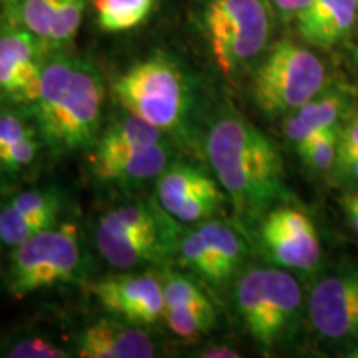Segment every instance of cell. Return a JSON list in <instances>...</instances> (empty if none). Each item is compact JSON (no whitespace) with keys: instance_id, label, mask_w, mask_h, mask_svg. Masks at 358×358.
Masks as SVG:
<instances>
[{"instance_id":"1","label":"cell","mask_w":358,"mask_h":358,"mask_svg":"<svg viewBox=\"0 0 358 358\" xmlns=\"http://www.w3.org/2000/svg\"><path fill=\"white\" fill-rule=\"evenodd\" d=\"M204 148L217 182L244 216H259L289 198L274 143L236 111L213 120Z\"/></svg>"},{"instance_id":"2","label":"cell","mask_w":358,"mask_h":358,"mask_svg":"<svg viewBox=\"0 0 358 358\" xmlns=\"http://www.w3.org/2000/svg\"><path fill=\"white\" fill-rule=\"evenodd\" d=\"M113 98L128 113L164 133H185L194 110V92L186 71L171 57L155 53L115 80Z\"/></svg>"},{"instance_id":"3","label":"cell","mask_w":358,"mask_h":358,"mask_svg":"<svg viewBox=\"0 0 358 358\" xmlns=\"http://www.w3.org/2000/svg\"><path fill=\"white\" fill-rule=\"evenodd\" d=\"M301 284L285 268L254 267L237 280L234 306L241 324L259 347L290 342L302 319Z\"/></svg>"},{"instance_id":"4","label":"cell","mask_w":358,"mask_h":358,"mask_svg":"<svg viewBox=\"0 0 358 358\" xmlns=\"http://www.w3.org/2000/svg\"><path fill=\"white\" fill-rule=\"evenodd\" d=\"M198 25L219 70L232 77L266 52L271 0H198Z\"/></svg>"},{"instance_id":"5","label":"cell","mask_w":358,"mask_h":358,"mask_svg":"<svg viewBox=\"0 0 358 358\" xmlns=\"http://www.w3.org/2000/svg\"><path fill=\"white\" fill-rule=\"evenodd\" d=\"M83 252L77 224H55L10 250L3 277L13 299H24L40 290L78 279Z\"/></svg>"},{"instance_id":"6","label":"cell","mask_w":358,"mask_h":358,"mask_svg":"<svg viewBox=\"0 0 358 358\" xmlns=\"http://www.w3.org/2000/svg\"><path fill=\"white\" fill-rule=\"evenodd\" d=\"M327 71L320 58L290 38L272 45L256 66L254 103L268 116H287L324 90Z\"/></svg>"},{"instance_id":"7","label":"cell","mask_w":358,"mask_h":358,"mask_svg":"<svg viewBox=\"0 0 358 358\" xmlns=\"http://www.w3.org/2000/svg\"><path fill=\"white\" fill-rule=\"evenodd\" d=\"M105 82L101 71L88 58L75 57L65 95L52 115L38 124V133L52 153L87 150L100 134Z\"/></svg>"},{"instance_id":"8","label":"cell","mask_w":358,"mask_h":358,"mask_svg":"<svg viewBox=\"0 0 358 358\" xmlns=\"http://www.w3.org/2000/svg\"><path fill=\"white\" fill-rule=\"evenodd\" d=\"M48 53L43 40L7 17L0 24V101L30 108Z\"/></svg>"},{"instance_id":"9","label":"cell","mask_w":358,"mask_h":358,"mask_svg":"<svg viewBox=\"0 0 358 358\" xmlns=\"http://www.w3.org/2000/svg\"><path fill=\"white\" fill-rule=\"evenodd\" d=\"M308 320L335 345L358 343V271H342L315 282L308 295Z\"/></svg>"},{"instance_id":"10","label":"cell","mask_w":358,"mask_h":358,"mask_svg":"<svg viewBox=\"0 0 358 358\" xmlns=\"http://www.w3.org/2000/svg\"><path fill=\"white\" fill-rule=\"evenodd\" d=\"M158 204L181 224L204 222L221 211V187L203 169L174 161L161 173L156 185Z\"/></svg>"},{"instance_id":"11","label":"cell","mask_w":358,"mask_h":358,"mask_svg":"<svg viewBox=\"0 0 358 358\" xmlns=\"http://www.w3.org/2000/svg\"><path fill=\"white\" fill-rule=\"evenodd\" d=\"M261 244L267 256L284 268L312 271L320 262L322 248L315 226L297 208L268 209L261 226Z\"/></svg>"},{"instance_id":"12","label":"cell","mask_w":358,"mask_h":358,"mask_svg":"<svg viewBox=\"0 0 358 358\" xmlns=\"http://www.w3.org/2000/svg\"><path fill=\"white\" fill-rule=\"evenodd\" d=\"M90 290L110 315L133 325L153 327L164 315L163 285L153 275H110L92 282Z\"/></svg>"},{"instance_id":"13","label":"cell","mask_w":358,"mask_h":358,"mask_svg":"<svg viewBox=\"0 0 358 358\" xmlns=\"http://www.w3.org/2000/svg\"><path fill=\"white\" fill-rule=\"evenodd\" d=\"M173 146L166 138L155 145L113 151L92 153L90 169L101 185L118 186L123 189H136L158 179L171 164Z\"/></svg>"},{"instance_id":"14","label":"cell","mask_w":358,"mask_h":358,"mask_svg":"<svg viewBox=\"0 0 358 358\" xmlns=\"http://www.w3.org/2000/svg\"><path fill=\"white\" fill-rule=\"evenodd\" d=\"M75 352L82 358H151L158 355V347L145 327L115 317L83 329Z\"/></svg>"},{"instance_id":"15","label":"cell","mask_w":358,"mask_h":358,"mask_svg":"<svg viewBox=\"0 0 358 358\" xmlns=\"http://www.w3.org/2000/svg\"><path fill=\"white\" fill-rule=\"evenodd\" d=\"M358 15V0H312L297 17V27L306 42L330 48L347 37Z\"/></svg>"},{"instance_id":"16","label":"cell","mask_w":358,"mask_h":358,"mask_svg":"<svg viewBox=\"0 0 358 358\" xmlns=\"http://www.w3.org/2000/svg\"><path fill=\"white\" fill-rule=\"evenodd\" d=\"M347 110L348 100L343 93L337 90H322L310 101L285 116L282 129L285 138L297 146L322 129L337 127Z\"/></svg>"},{"instance_id":"17","label":"cell","mask_w":358,"mask_h":358,"mask_svg":"<svg viewBox=\"0 0 358 358\" xmlns=\"http://www.w3.org/2000/svg\"><path fill=\"white\" fill-rule=\"evenodd\" d=\"M164 140V131L131 113L120 116L98 134L92 153H113L155 145Z\"/></svg>"},{"instance_id":"18","label":"cell","mask_w":358,"mask_h":358,"mask_svg":"<svg viewBox=\"0 0 358 358\" xmlns=\"http://www.w3.org/2000/svg\"><path fill=\"white\" fill-rule=\"evenodd\" d=\"M158 0H93L95 24L103 34H127L141 27Z\"/></svg>"},{"instance_id":"19","label":"cell","mask_w":358,"mask_h":358,"mask_svg":"<svg viewBox=\"0 0 358 358\" xmlns=\"http://www.w3.org/2000/svg\"><path fill=\"white\" fill-rule=\"evenodd\" d=\"M211 249L226 282L239 271L245 259V243L234 227L221 221H204L198 227Z\"/></svg>"},{"instance_id":"20","label":"cell","mask_w":358,"mask_h":358,"mask_svg":"<svg viewBox=\"0 0 358 358\" xmlns=\"http://www.w3.org/2000/svg\"><path fill=\"white\" fill-rule=\"evenodd\" d=\"M178 252L179 264L198 275L199 279H203L206 284L213 285V287H222L226 284L221 268L198 227L181 237Z\"/></svg>"},{"instance_id":"21","label":"cell","mask_w":358,"mask_h":358,"mask_svg":"<svg viewBox=\"0 0 358 358\" xmlns=\"http://www.w3.org/2000/svg\"><path fill=\"white\" fill-rule=\"evenodd\" d=\"M60 3L62 0H20L12 10L6 13L8 19L25 27L48 45Z\"/></svg>"},{"instance_id":"22","label":"cell","mask_w":358,"mask_h":358,"mask_svg":"<svg viewBox=\"0 0 358 358\" xmlns=\"http://www.w3.org/2000/svg\"><path fill=\"white\" fill-rule=\"evenodd\" d=\"M2 206L22 216H43L57 221L64 208V192L53 186L34 187L12 196Z\"/></svg>"},{"instance_id":"23","label":"cell","mask_w":358,"mask_h":358,"mask_svg":"<svg viewBox=\"0 0 358 358\" xmlns=\"http://www.w3.org/2000/svg\"><path fill=\"white\" fill-rule=\"evenodd\" d=\"M342 124L322 129V131L308 136L306 141L297 145V153L308 168L317 173L330 171L337 163L338 143Z\"/></svg>"},{"instance_id":"24","label":"cell","mask_w":358,"mask_h":358,"mask_svg":"<svg viewBox=\"0 0 358 358\" xmlns=\"http://www.w3.org/2000/svg\"><path fill=\"white\" fill-rule=\"evenodd\" d=\"M163 319L169 330L182 340H196L216 327V310L211 308H171Z\"/></svg>"},{"instance_id":"25","label":"cell","mask_w":358,"mask_h":358,"mask_svg":"<svg viewBox=\"0 0 358 358\" xmlns=\"http://www.w3.org/2000/svg\"><path fill=\"white\" fill-rule=\"evenodd\" d=\"M164 310L171 308H211L213 302L194 280L182 274H168L161 280Z\"/></svg>"},{"instance_id":"26","label":"cell","mask_w":358,"mask_h":358,"mask_svg":"<svg viewBox=\"0 0 358 358\" xmlns=\"http://www.w3.org/2000/svg\"><path fill=\"white\" fill-rule=\"evenodd\" d=\"M34 134L40 133L32 116L20 113L13 106L0 101V150Z\"/></svg>"},{"instance_id":"27","label":"cell","mask_w":358,"mask_h":358,"mask_svg":"<svg viewBox=\"0 0 358 358\" xmlns=\"http://www.w3.org/2000/svg\"><path fill=\"white\" fill-rule=\"evenodd\" d=\"M2 357L8 358H65L70 357L64 347L57 345L52 340L40 337V335H29L12 340L2 348Z\"/></svg>"},{"instance_id":"28","label":"cell","mask_w":358,"mask_h":358,"mask_svg":"<svg viewBox=\"0 0 358 358\" xmlns=\"http://www.w3.org/2000/svg\"><path fill=\"white\" fill-rule=\"evenodd\" d=\"M358 158V113L350 115L347 120L345 127H342L338 143V156L337 163ZM335 163V164H337Z\"/></svg>"},{"instance_id":"29","label":"cell","mask_w":358,"mask_h":358,"mask_svg":"<svg viewBox=\"0 0 358 358\" xmlns=\"http://www.w3.org/2000/svg\"><path fill=\"white\" fill-rule=\"evenodd\" d=\"M310 2L312 0H271V6L284 19H297L310 6Z\"/></svg>"},{"instance_id":"30","label":"cell","mask_w":358,"mask_h":358,"mask_svg":"<svg viewBox=\"0 0 358 358\" xmlns=\"http://www.w3.org/2000/svg\"><path fill=\"white\" fill-rule=\"evenodd\" d=\"M196 357H203V358H236L241 357V353L236 350V348L227 347V345H206L204 348L196 353Z\"/></svg>"},{"instance_id":"31","label":"cell","mask_w":358,"mask_h":358,"mask_svg":"<svg viewBox=\"0 0 358 358\" xmlns=\"http://www.w3.org/2000/svg\"><path fill=\"white\" fill-rule=\"evenodd\" d=\"M337 166L338 176L345 182H352V185H358V158L340 161L335 164Z\"/></svg>"},{"instance_id":"32","label":"cell","mask_w":358,"mask_h":358,"mask_svg":"<svg viewBox=\"0 0 358 358\" xmlns=\"http://www.w3.org/2000/svg\"><path fill=\"white\" fill-rule=\"evenodd\" d=\"M343 209L347 213V219L352 229L358 234V194H348L343 199Z\"/></svg>"},{"instance_id":"33","label":"cell","mask_w":358,"mask_h":358,"mask_svg":"<svg viewBox=\"0 0 358 358\" xmlns=\"http://www.w3.org/2000/svg\"><path fill=\"white\" fill-rule=\"evenodd\" d=\"M19 2L20 0H0V6H2L3 10L8 12V10H12V8L15 7Z\"/></svg>"},{"instance_id":"34","label":"cell","mask_w":358,"mask_h":358,"mask_svg":"<svg viewBox=\"0 0 358 358\" xmlns=\"http://www.w3.org/2000/svg\"><path fill=\"white\" fill-rule=\"evenodd\" d=\"M347 357L358 358V343H355V345L350 347V353H347Z\"/></svg>"},{"instance_id":"35","label":"cell","mask_w":358,"mask_h":358,"mask_svg":"<svg viewBox=\"0 0 358 358\" xmlns=\"http://www.w3.org/2000/svg\"><path fill=\"white\" fill-rule=\"evenodd\" d=\"M0 248H2V241H0Z\"/></svg>"},{"instance_id":"36","label":"cell","mask_w":358,"mask_h":358,"mask_svg":"<svg viewBox=\"0 0 358 358\" xmlns=\"http://www.w3.org/2000/svg\"><path fill=\"white\" fill-rule=\"evenodd\" d=\"M357 58H358V48H357Z\"/></svg>"},{"instance_id":"37","label":"cell","mask_w":358,"mask_h":358,"mask_svg":"<svg viewBox=\"0 0 358 358\" xmlns=\"http://www.w3.org/2000/svg\"><path fill=\"white\" fill-rule=\"evenodd\" d=\"M357 194H358V192H357Z\"/></svg>"},{"instance_id":"38","label":"cell","mask_w":358,"mask_h":358,"mask_svg":"<svg viewBox=\"0 0 358 358\" xmlns=\"http://www.w3.org/2000/svg\"><path fill=\"white\" fill-rule=\"evenodd\" d=\"M0 7H2V6H0Z\"/></svg>"}]
</instances>
